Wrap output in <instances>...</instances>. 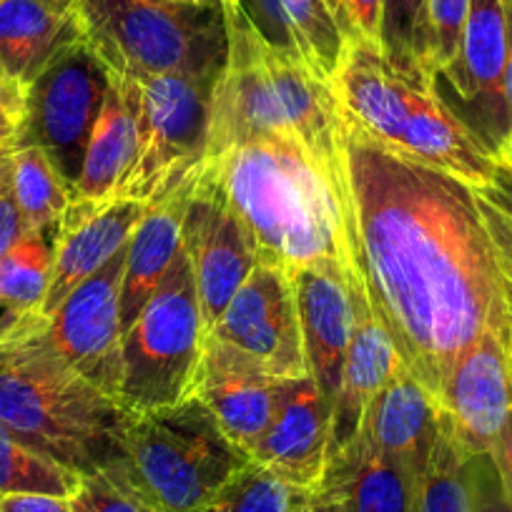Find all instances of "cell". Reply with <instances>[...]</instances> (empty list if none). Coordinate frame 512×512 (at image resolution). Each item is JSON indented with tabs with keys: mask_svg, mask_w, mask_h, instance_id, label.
<instances>
[{
	"mask_svg": "<svg viewBox=\"0 0 512 512\" xmlns=\"http://www.w3.org/2000/svg\"><path fill=\"white\" fill-rule=\"evenodd\" d=\"M352 254L402 367L440 395L470 344H512V259L465 181L395 154L344 116Z\"/></svg>",
	"mask_w": 512,
	"mask_h": 512,
	"instance_id": "6da1fadb",
	"label": "cell"
},
{
	"mask_svg": "<svg viewBox=\"0 0 512 512\" xmlns=\"http://www.w3.org/2000/svg\"><path fill=\"white\" fill-rule=\"evenodd\" d=\"M254 239L259 264L287 272L337 259L354 267L347 184L287 136L246 141L199 166Z\"/></svg>",
	"mask_w": 512,
	"mask_h": 512,
	"instance_id": "7a4b0ae2",
	"label": "cell"
},
{
	"mask_svg": "<svg viewBox=\"0 0 512 512\" xmlns=\"http://www.w3.org/2000/svg\"><path fill=\"white\" fill-rule=\"evenodd\" d=\"M221 11L229 51L211 98L204 161L246 141L287 136L307 146L334 179L347 184L344 111L332 83L272 51L231 6L221 3Z\"/></svg>",
	"mask_w": 512,
	"mask_h": 512,
	"instance_id": "3957f363",
	"label": "cell"
},
{
	"mask_svg": "<svg viewBox=\"0 0 512 512\" xmlns=\"http://www.w3.org/2000/svg\"><path fill=\"white\" fill-rule=\"evenodd\" d=\"M126 420L48 342L41 312L0 329V422L18 440L88 475L121 460Z\"/></svg>",
	"mask_w": 512,
	"mask_h": 512,
	"instance_id": "277c9868",
	"label": "cell"
},
{
	"mask_svg": "<svg viewBox=\"0 0 512 512\" xmlns=\"http://www.w3.org/2000/svg\"><path fill=\"white\" fill-rule=\"evenodd\" d=\"M332 86L347 121L377 144L482 194L512 189L507 166L437 96L435 83L395 71L372 43H347Z\"/></svg>",
	"mask_w": 512,
	"mask_h": 512,
	"instance_id": "5b68a950",
	"label": "cell"
},
{
	"mask_svg": "<svg viewBox=\"0 0 512 512\" xmlns=\"http://www.w3.org/2000/svg\"><path fill=\"white\" fill-rule=\"evenodd\" d=\"M251 457L196 397L128 412L116 467L161 512H204Z\"/></svg>",
	"mask_w": 512,
	"mask_h": 512,
	"instance_id": "8992f818",
	"label": "cell"
},
{
	"mask_svg": "<svg viewBox=\"0 0 512 512\" xmlns=\"http://www.w3.org/2000/svg\"><path fill=\"white\" fill-rule=\"evenodd\" d=\"M76 13L83 41L118 76H209L224 71L229 41L221 3L76 0Z\"/></svg>",
	"mask_w": 512,
	"mask_h": 512,
	"instance_id": "52a82bcc",
	"label": "cell"
},
{
	"mask_svg": "<svg viewBox=\"0 0 512 512\" xmlns=\"http://www.w3.org/2000/svg\"><path fill=\"white\" fill-rule=\"evenodd\" d=\"M204 339L194 269L181 241L164 282L123 332L118 405L146 412L191 400Z\"/></svg>",
	"mask_w": 512,
	"mask_h": 512,
	"instance_id": "ba28073f",
	"label": "cell"
},
{
	"mask_svg": "<svg viewBox=\"0 0 512 512\" xmlns=\"http://www.w3.org/2000/svg\"><path fill=\"white\" fill-rule=\"evenodd\" d=\"M219 76L131 78L139 86V154L116 196L156 204L204 164Z\"/></svg>",
	"mask_w": 512,
	"mask_h": 512,
	"instance_id": "9c48e42d",
	"label": "cell"
},
{
	"mask_svg": "<svg viewBox=\"0 0 512 512\" xmlns=\"http://www.w3.org/2000/svg\"><path fill=\"white\" fill-rule=\"evenodd\" d=\"M111 86V71L86 41L68 46L26 93L18 144H36L51 156L68 186H76L88 139Z\"/></svg>",
	"mask_w": 512,
	"mask_h": 512,
	"instance_id": "30bf717a",
	"label": "cell"
},
{
	"mask_svg": "<svg viewBox=\"0 0 512 512\" xmlns=\"http://www.w3.org/2000/svg\"><path fill=\"white\" fill-rule=\"evenodd\" d=\"M131 241V239H128ZM128 246V244H126ZM126 246L43 317L46 337L78 374L118 402L121 387V282Z\"/></svg>",
	"mask_w": 512,
	"mask_h": 512,
	"instance_id": "8fae6325",
	"label": "cell"
},
{
	"mask_svg": "<svg viewBox=\"0 0 512 512\" xmlns=\"http://www.w3.org/2000/svg\"><path fill=\"white\" fill-rule=\"evenodd\" d=\"M184 249L194 269L206 334L259 264L254 239L224 196L194 174L184 216Z\"/></svg>",
	"mask_w": 512,
	"mask_h": 512,
	"instance_id": "7c38bea8",
	"label": "cell"
},
{
	"mask_svg": "<svg viewBox=\"0 0 512 512\" xmlns=\"http://www.w3.org/2000/svg\"><path fill=\"white\" fill-rule=\"evenodd\" d=\"M507 58V16L502 0H472L455 61L435 76L445 83L470 116L465 126L502 161L510 146L502 73Z\"/></svg>",
	"mask_w": 512,
	"mask_h": 512,
	"instance_id": "4fadbf2b",
	"label": "cell"
},
{
	"mask_svg": "<svg viewBox=\"0 0 512 512\" xmlns=\"http://www.w3.org/2000/svg\"><path fill=\"white\" fill-rule=\"evenodd\" d=\"M209 334L256 357L282 379L309 377L289 272L256 264Z\"/></svg>",
	"mask_w": 512,
	"mask_h": 512,
	"instance_id": "5bb4252c",
	"label": "cell"
},
{
	"mask_svg": "<svg viewBox=\"0 0 512 512\" xmlns=\"http://www.w3.org/2000/svg\"><path fill=\"white\" fill-rule=\"evenodd\" d=\"M437 405L465 455H490L512 412V344L497 334L470 344L447 372Z\"/></svg>",
	"mask_w": 512,
	"mask_h": 512,
	"instance_id": "9a60e30c",
	"label": "cell"
},
{
	"mask_svg": "<svg viewBox=\"0 0 512 512\" xmlns=\"http://www.w3.org/2000/svg\"><path fill=\"white\" fill-rule=\"evenodd\" d=\"M284 387L287 379L269 372L259 359L214 334H206L194 397L249 457L277 415Z\"/></svg>",
	"mask_w": 512,
	"mask_h": 512,
	"instance_id": "2e32d148",
	"label": "cell"
},
{
	"mask_svg": "<svg viewBox=\"0 0 512 512\" xmlns=\"http://www.w3.org/2000/svg\"><path fill=\"white\" fill-rule=\"evenodd\" d=\"M354 267L337 259H319L289 272L297 297L307 372L332 405L354 332V299L349 282Z\"/></svg>",
	"mask_w": 512,
	"mask_h": 512,
	"instance_id": "e0dca14e",
	"label": "cell"
},
{
	"mask_svg": "<svg viewBox=\"0 0 512 512\" xmlns=\"http://www.w3.org/2000/svg\"><path fill=\"white\" fill-rule=\"evenodd\" d=\"M146 211L149 204L121 196L71 201L53 241V269L46 302L41 307L43 317L56 312L73 289L111 262L134 236Z\"/></svg>",
	"mask_w": 512,
	"mask_h": 512,
	"instance_id": "ac0fdd59",
	"label": "cell"
},
{
	"mask_svg": "<svg viewBox=\"0 0 512 512\" xmlns=\"http://www.w3.org/2000/svg\"><path fill=\"white\" fill-rule=\"evenodd\" d=\"M332 447V402L312 377L287 379L277 415L251 450V460L284 480L319 492Z\"/></svg>",
	"mask_w": 512,
	"mask_h": 512,
	"instance_id": "d6986e66",
	"label": "cell"
},
{
	"mask_svg": "<svg viewBox=\"0 0 512 512\" xmlns=\"http://www.w3.org/2000/svg\"><path fill=\"white\" fill-rule=\"evenodd\" d=\"M349 282H352L354 299V332L347 349V359H344L339 392L332 405L329 460H332L334 452L342 450L357 435L364 415H367V407L402 367L395 342L369 304V294L359 267L349 272Z\"/></svg>",
	"mask_w": 512,
	"mask_h": 512,
	"instance_id": "ffe728a7",
	"label": "cell"
},
{
	"mask_svg": "<svg viewBox=\"0 0 512 512\" xmlns=\"http://www.w3.org/2000/svg\"><path fill=\"white\" fill-rule=\"evenodd\" d=\"M272 51L302 63L319 81L332 83L349 38L327 0H221Z\"/></svg>",
	"mask_w": 512,
	"mask_h": 512,
	"instance_id": "44dd1931",
	"label": "cell"
},
{
	"mask_svg": "<svg viewBox=\"0 0 512 512\" xmlns=\"http://www.w3.org/2000/svg\"><path fill=\"white\" fill-rule=\"evenodd\" d=\"M81 38L76 8L48 0H0V86L28 93L38 76Z\"/></svg>",
	"mask_w": 512,
	"mask_h": 512,
	"instance_id": "7402d4cb",
	"label": "cell"
},
{
	"mask_svg": "<svg viewBox=\"0 0 512 512\" xmlns=\"http://www.w3.org/2000/svg\"><path fill=\"white\" fill-rule=\"evenodd\" d=\"M369 440L405 467L417 485L442 435L440 405L405 367L397 369L367 407L362 427Z\"/></svg>",
	"mask_w": 512,
	"mask_h": 512,
	"instance_id": "603a6c76",
	"label": "cell"
},
{
	"mask_svg": "<svg viewBox=\"0 0 512 512\" xmlns=\"http://www.w3.org/2000/svg\"><path fill=\"white\" fill-rule=\"evenodd\" d=\"M317 495L339 502L344 512H415L412 477L364 430L334 452Z\"/></svg>",
	"mask_w": 512,
	"mask_h": 512,
	"instance_id": "cb8c5ba5",
	"label": "cell"
},
{
	"mask_svg": "<svg viewBox=\"0 0 512 512\" xmlns=\"http://www.w3.org/2000/svg\"><path fill=\"white\" fill-rule=\"evenodd\" d=\"M139 154V86L111 73V86L88 139L73 199L101 201L116 196Z\"/></svg>",
	"mask_w": 512,
	"mask_h": 512,
	"instance_id": "d4e9b609",
	"label": "cell"
},
{
	"mask_svg": "<svg viewBox=\"0 0 512 512\" xmlns=\"http://www.w3.org/2000/svg\"><path fill=\"white\" fill-rule=\"evenodd\" d=\"M196 174V171H194ZM194 174L166 199L149 204L126 246V269L121 282V327L126 332L136 322L151 294L164 282L184 241V216L189 206Z\"/></svg>",
	"mask_w": 512,
	"mask_h": 512,
	"instance_id": "484cf974",
	"label": "cell"
},
{
	"mask_svg": "<svg viewBox=\"0 0 512 512\" xmlns=\"http://www.w3.org/2000/svg\"><path fill=\"white\" fill-rule=\"evenodd\" d=\"M56 231H28L0 259V329L41 312L53 269Z\"/></svg>",
	"mask_w": 512,
	"mask_h": 512,
	"instance_id": "4316f807",
	"label": "cell"
},
{
	"mask_svg": "<svg viewBox=\"0 0 512 512\" xmlns=\"http://www.w3.org/2000/svg\"><path fill=\"white\" fill-rule=\"evenodd\" d=\"M13 194L28 231H58L73 201V191L51 156L36 144H16L11 151Z\"/></svg>",
	"mask_w": 512,
	"mask_h": 512,
	"instance_id": "83f0119b",
	"label": "cell"
},
{
	"mask_svg": "<svg viewBox=\"0 0 512 512\" xmlns=\"http://www.w3.org/2000/svg\"><path fill=\"white\" fill-rule=\"evenodd\" d=\"M379 53L395 71L435 83L430 38V0H382Z\"/></svg>",
	"mask_w": 512,
	"mask_h": 512,
	"instance_id": "f1b7e54d",
	"label": "cell"
},
{
	"mask_svg": "<svg viewBox=\"0 0 512 512\" xmlns=\"http://www.w3.org/2000/svg\"><path fill=\"white\" fill-rule=\"evenodd\" d=\"M314 500L317 492L249 460L221 487L204 512H307Z\"/></svg>",
	"mask_w": 512,
	"mask_h": 512,
	"instance_id": "f546056e",
	"label": "cell"
},
{
	"mask_svg": "<svg viewBox=\"0 0 512 512\" xmlns=\"http://www.w3.org/2000/svg\"><path fill=\"white\" fill-rule=\"evenodd\" d=\"M81 472L33 450L0 422V497L58 495L71 497Z\"/></svg>",
	"mask_w": 512,
	"mask_h": 512,
	"instance_id": "4dcf8cb0",
	"label": "cell"
},
{
	"mask_svg": "<svg viewBox=\"0 0 512 512\" xmlns=\"http://www.w3.org/2000/svg\"><path fill=\"white\" fill-rule=\"evenodd\" d=\"M467 460L470 455L442 427L430 462L415 485V512H475Z\"/></svg>",
	"mask_w": 512,
	"mask_h": 512,
	"instance_id": "1f68e13d",
	"label": "cell"
},
{
	"mask_svg": "<svg viewBox=\"0 0 512 512\" xmlns=\"http://www.w3.org/2000/svg\"><path fill=\"white\" fill-rule=\"evenodd\" d=\"M71 512H161L123 477L116 462L81 475L71 495Z\"/></svg>",
	"mask_w": 512,
	"mask_h": 512,
	"instance_id": "d6a6232c",
	"label": "cell"
},
{
	"mask_svg": "<svg viewBox=\"0 0 512 512\" xmlns=\"http://www.w3.org/2000/svg\"><path fill=\"white\" fill-rule=\"evenodd\" d=\"M472 0H430V38L435 73L445 71L460 51Z\"/></svg>",
	"mask_w": 512,
	"mask_h": 512,
	"instance_id": "836d02e7",
	"label": "cell"
},
{
	"mask_svg": "<svg viewBox=\"0 0 512 512\" xmlns=\"http://www.w3.org/2000/svg\"><path fill=\"white\" fill-rule=\"evenodd\" d=\"M475 512H512V495L505 490L492 455H472L467 460Z\"/></svg>",
	"mask_w": 512,
	"mask_h": 512,
	"instance_id": "e575fe53",
	"label": "cell"
},
{
	"mask_svg": "<svg viewBox=\"0 0 512 512\" xmlns=\"http://www.w3.org/2000/svg\"><path fill=\"white\" fill-rule=\"evenodd\" d=\"M11 151L0 154V259L28 234L26 219L18 209L16 194H13Z\"/></svg>",
	"mask_w": 512,
	"mask_h": 512,
	"instance_id": "d590c367",
	"label": "cell"
},
{
	"mask_svg": "<svg viewBox=\"0 0 512 512\" xmlns=\"http://www.w3.org/2000/svg\"><path fill=\"white\" fill-rule=\"evenodd\" d=\"M23 118H26V93L0 86V154H6L18 144Z\"/></svg>",
	"mask_w": 512,
	"mask_h": 512,
	"instance_id": "8d00e7d4",
	"label": "cell"
},
{
	"mask_svg": "<svg viewBox=\"0 0 512 512\" xmlns=\"http://www.w3.org/2000/svg\"><path fill=\"white\" fill-rule=\"evenodd\" d=\"M349 23L357 41L379 48V23H382V0H344Z\"/></svg>",
	"mask_w": 512,
	"mask_h": 512,
	"instance_id": "74e56055",
	"label": "cell"
},
{
	"mask_svg": "<svg viewBox=\"0 0 512 512\" xmlns=\"http://www.w3.org/2000/svg\"><path fill=\"white\" fill-rule=\"evenodd\" d=\"M482 196H485V211L492 231L512 259V189L492 191V194Z\"/></svg>",
	"mask_w": 512,
	"mask_h": 512,
	"instance_id": "f35d334b",
	"label": "cell"
},
{
	"mask_svg": "<svg viewBox=\"0 0 512 512\" xmlns=\"http://www.w3.org/2000/svg\"><path fill=\"white\" fill-rule=\"evenodd\" d=\"M0 512H71V497L58 495H6Z\"/></svg>",
	"mask_w": 512,
	"mask_h": 512,
	"instance_id": "ab89813d",
	"label": "cell"
},
{
	"mask_svg": "<svg viewBox=\"0 0 512 512\" xmlns=\"http://www.w3.org/2000/svg\"><path fill=\"white\" fill-rule=\"evenodd\" d=\"M492 460H495L497 472H500L505 490L512 495V412L507 415L505 427H502L500 437H497L495 447H492Z\"/></svg>",
	"mask_w": 512,
	"mask_h": 512,
	"instance_id": "60d3db41",
	"label": "cell"
},
{
	"mask_svg": "<svg viewBox=\"0 0 512 512\" xmlns=\"http://www.w3.org/2000/svg\"><path fill=\"white\" fill-rule=\"evenodd\" d=\"M505 16H507V58H505V73H502V98H505L507 126H510V141H512V6H505Z\"/></svg>",
	"mask_w": 512,
	"mask_h": 512,
	"instance_id": "b9f144b4",
	"label": "cell"
},
{
	"mask_svg": "<svg viewBox=\"0 0 512 512\" xmlns=\"http://www.w3.org/2000/svg\"><path fill=\"white\" fill-rule=\"evenodd\" d=\"M307 512H344V507L339 505V502L327 500V497L317 495V500L312 502V507H309Z\"/></svg>",
	"mask_w": 512,
	"mask_h": 512,
	"instance_id": "7bdbcfd3",
	"label": "cell"
},
{
	"mask_svg": "<svg viewBox=\"0 0 512 512\" xmlns=\"http://www.w3.org/2000/svg\"><path fill=\"white\" fill-rule=\"evenodd\" d=\"M502 164H505L507 171H510V174H512V141H510V146H507L505 156H502Z\"/></svg>",
	"mask_w": 512,
	"mask_h": 512,
	"instance_id": "ee69618b",
	"label": "cell"
},
{
	"mask_svg": "<svg viewBox=\"0 0 512 512\" xmlns=\"http://www.w3.org/2000/svg\"><path fill=\"white\" fill-rule=\"evenodd\" d=\"M179 3H194V6H216L219 0H179Z\"/></svg>",
	"mask_w": 512,
	"mask_h": 512,
	"instance_id": "f6af8a7d",
	"label": "cell"
},
{
	"mask_svg": "<svg viewBox=\"0 0 512 512\" xmlns=\"http://www.w3.org/2000/svg\"><path fill=\"white\" fill-rule=\"evenodd\" d=\"M53 6H61V8H76V0H48Z\"/></svg>",
	"mask_w": 512,
	"mask_h": 512,
	"instance_id": "bcb514c9",
	"label": "cell"
},
{
	"mask_svg": "<svg viewBox=\"0 0 512 512\" xmlns=\"http://www.w3.org/2000/svg\"><path fill=\"white\" fill-rule=\"evenodd\" d=\"M502 3H505V6H512V0H502Z\"/></svg>",
	"mask_w": 512,
	"mask_h": 512,
	"instance_id": "7dc6e473",
	"label": "cell"
}]
</instances>
